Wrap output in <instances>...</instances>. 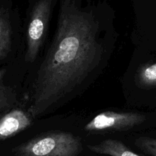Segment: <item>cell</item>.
I'll list each match as a JSON object with an SVG mask.
<instances>
[{
    "instance_id": "1",
    "label": "cell",
    "mask_w": 156,
    "mask_h": 156,
    "mask_svg": "<svg viewBox=\"0 0 156 156\" xmlns=\"http://www.w3.org/2000/svg\"><path fill=\"white\" fill-rule=\"evenodd\" d=\"M98 29L94 17L75 0H62L56 34L33 84L30 116L45 113L95 68L101 54Z\"/></svg>"
},
{
    "instance_id": "2",
    "label": "cell",
    "mask_w": 156,
    "mask_h": 156,
    "mask_svg": "<svg viewBox=\"0 0 156 156\" xmlns=\"http://www.w3.org/2000/svg\"><path fill=\"white\" fill-rule=\"evenodd\" d=\"M80 138L67 132H49L13 148L15 156H78L82 151Z\"/></svg>"
},
{
    "instance_id": "3",
    "label": "cell",
    "mask_w": 156,
    "mask_h": 156,
    "mask_svg": "<svg viewBox=\"0 0 156 156\" xmlns=\"http://www.w3.org/2000/svg\"><path fill=\"white\" fill-rule=\"evenodd\" d=\"M54 0H38L34 6L27 31L25 59L33 62L37 57L49 24Z\"/></svg>"
},
{
    "instance_id": "4",
    "label": "cell",
    "mask_w": 156,
    "mask_h": 156,
    "mask_svg": "<svg viewBox=\"0 0 156 156\" xmlns=\"http://www.w3.org/2000/svg\"><path fill=\"white\" fill-rule=\"evenodd\" d=\"M146 117L138 113H117L106 111L98 114L84 127L89 132L123 131L143 123Z\"/></svg>"
},
{
    "instance_id": "5",
    "label": "cell",
    "mask_w": 156,
    "mask_h": 156,
    "mask_svg": "<svg viewBox=\"0 0 156 156\" xmlns=\"http://www.w3.org/2000/svg\"><path fill=\"white\" fill-rule=\"evenodd\" d=\"M32 120L28 113L15 109L0 119V141L5 140L31 125Z\"/></svg>"
},
{
    "instance_id": "6",
    "label": "cell",
    "mask_w": 156,
    "mask_h": 156,
    "mask_svg": "<svg viewBox=\"0 0 156 156\" xmlns=\"http://www.w3.org/2000/svg\"><path fill=\"white\" fill-rule=\"evenodd\" d=\"M93 152L107 156H140L129 149L123 142L117 139H106L96 145H88Z\"/></svg>"
},
{
    "instance_id": "7",
    "label": "cell",
    "mask_w": 156,
    "mask_h": 156,
    "mask_svg": "<svg viewBox=\"0 0 156 156\" xmlns=\"http://www.w3.org/2000/svg\"><path fill=\"white\" fill-rule=\"evenodd\" d=\"M11 44L12 27L9 12L0 9V60L7 57L11 50Z\"/></svg>"
},
{
    "instance_id": "8",
    "label": "cell",
    "mask_w": 156,
    "mask_h": 156,
    "mask_svg": "<svg viewBox=\"0 0 156 156\" xmlns=\"http://www.w3.org/2000/svg\"><path fill=\"white\" fill-rule=\"evenodd\" d=\"M139 84L144 87L156 86V63L143 66L137 73Z\"/></svg>"
},
{
    "instance_id": "9",
    "label": "cell",
    "mask_w": 156,
    "mask_h": 156,
    "mask_svg": "<svg viewBox=\"0 0 156 156\" xmlns=\"http://www.w3.org/2000/svg\"><path fill=\"white\" fill-rule=\"evenodd\" d=\"M136 146L151 156H156V138L142 136L135 141Z\"/></svg>"
},
{
    "instance_id": "10",
    "label": "cell",
    "mask_w": 156,
    "mask_h": 156,
    "mask_svg": "<svg viewBox=\"0 0 156 156\" xmlns=\"http://www.w3.org/2000/svg\"><path fill=\"white\" fill-rule=\"evenodd\" d=\"M5 102V93L4 90L0 89V109L2 107V105L4 104Z\"/></svg>"
},
{
    "instance_id": "11",
    "label": "cell",
    "mask_w": 156,
    "mask_h": 156,
    "mask_svg": "<svg viewBox=\"0 0 156 156\" xmlns=\"http://www.w3.org/2000/svg\"><path fill=\"white\" fill-rule=\"evenodd\" d=\"M5 73H6L5 69H1V70H0V83H1L2 80L3 79V77H4Z\"/></svg>"
}]
</instances>
